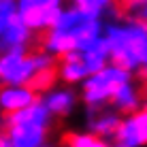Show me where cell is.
I'll list each match as a JSON object with an SVG mask.
<instances>
[{"label":"cell","mask_w":147,"mask_h":147,"mask_svg":"<svg viewBox=\"0 0 147 147\" xmlns=\"http://www.w3.org/2000/svg\"><path fill=\"white\" fill-rule=\"evenodd\" d=\"M53 117L43 100H36L11 117H0V143L11 147H45L49 143Z\"/></svg>","instance_id":"1"},{"label":"cell","mask_w":147,"mask_h":147,"mask_svg":"<svg viewBox=\"0 0 147 147\" xmlns=\"http://www.w3.org/2000/svg\"><path fill=\"white\" fill-rule=\"evenodd\" d=\"M105 40L109 47V64L130 73L147 60V32L134 26L105 22Z\"/></svg>","instance_id":"2"},{"label":"cell","mask_w":147,"mask_h":147,"mask_svg":"<svg viewBox=\"0 0 147 147\" xmlns=\"http://www.w3.org/2000/svg\"><path fill=\"white\" fill-rule=\"evenodd\" d=\"M22 85L36 100H43L47 94H51L53 90L64 85V81H62V58H60V53L53 51L45 60H40Z\"/></svg>","instance_id":"3"},{"label":"cell","mask_w":147,"mask_h":147,"mask_svg":"<svg viewBox=\"0 0 147 147\" xmlns=\"http://www.w3.org/2000/svg\"><path fill=\"white\" fill-rule=\"evenodd\" d=\"M64 7L66 4L62 0H17V11L28 28L47 26V24L55 26Z\"/></svg>","instance_id":"4"},{"label":"cell","mask_w":147,"mask_h":147,"mask_svg":"<svg viewBox=\"0 0 147 147\" xmlns=\"http://www.w3.org/2000/svg\"><path fill=\"white\" fill-rule=\"evenodd\" d=\"M43 102L47 107V111L51 113V117L68 119V115L79 107L77 88H73V85H60L58 90H53L51 94L45 96Z\"/></svg>","instance_id":"5"},{"label":"cell","mask_w":147,"mask_h":147,"mask_svg":"<svg viewBox=\"0 0 147 147\" xmlns=\"http://www.w3.org/2000/svg\"><path fill=\"white\" fill-rule=\"evenodd\" d=\"M36 102L32 94L24 85H11L0 90V117H11L15 113H22L30 105Z\"/></svg>","instance_id":"6"},{"label":"cell","mask_w":147,"mask_h":147,"mask_svg":"<svg viewBox=\"0 0 147 147\" xmlns=\"http://www.w3.org/2000/svg\"><path fill=\"white\" fill-rule=\"evenodd\" d=\"M145 62H147V60H145Z\"/></svg>","instance_id":"7"}]
</instances>
